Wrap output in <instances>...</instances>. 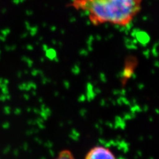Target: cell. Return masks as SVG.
<instances>
[{
	"instance_id": "7a4b0ae2",
	"label": "cell",
	"mask_w": 159,
	"mask_h": 159,
	"mask_svg": "<svg viewBox=\"0 0 159 159\" xmlns=\"http://www.w3.org/2000/svg\"><path fill=\"white\" fill-rule=\"evenodd\" d=\"M84 159H117L110 149L102 145L95 146L89 149Z\"/></svg>"
},
{
	"instance_id": "3957f363",
	"label": "cell",
	"mask_w": 159,
	"mask_h": 159,
	"mask_svg": "<svg viewBox=\"0 0 159 159\" xmlns=\"http://www.w3.org/2000/svg\"><path fill=\"white\" fill-rule=\"evenodd\" d=\"M54 159H76V158L70 151L68 149H64Z\"/></svg>"
},
{
	"instance_id": "6da1fadb",
	"label": "cell",
	"mask_w": 159,
	"mask_h": 159,
	"mask_svg": "<svg viewBox=\"0 0 159 159\" xmlns=\"http://www.w3.org/2000/svg\"><path fill=\"white\" fill-rule=\"evenodd\" d=\"M142 3L143 0H73L70 6L86 12L93 25L126 27L140 13Z\"/></svg>"
}]
</instances>
